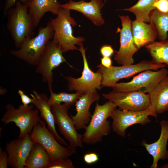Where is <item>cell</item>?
Returning <instances> with one entry per match:
<instances>
[{
	"mask_svg": "<svg viewBox=\"0 0 168 168\" xmlns=\"http://www.w3.org/2000/svg\"><path fill=\"white\" fill-rule=\"evenodd\" d=\"M63 53L57 41L53 39L48 42L36 66L35 72L41 76L43 82L47 83L50 91H52L53 70L63 62L71 66L63 55Z\"/></svg>",
	"mask_w": 168,
	"mask_h": 168,
	"instance_id": "cell-7",
	"label": "cell"
},
{
	"mask_svg": "<svg viewBox=\"0 0 168 168\" xmlns=\"http://www.w3.org/2000/svg\"><path fill=\"white\" fill-rule=\"evenodd\" d=\"M154 6L161 12H168V0H157L155 2Z\"/></svg>",
	"mask_w": 168,
	"mask_h": 168,
	"instance_id": "cell-29",
	"label": "cell"
},
{
	"mask_svg": "<svg viewBox=\"0 0 168 168\" xmlns=\"http://www.w3.org/2000/svg\"><path fill=\"white\" fill-rule=\"evenodd\" d=\"M104 5L103 0H91L86 2L84 0L75 2L69 0L68 2L61 5V7L74 10L81 13L96 26H99L105 24V20L101 13Z\"/></svg>",
	"mask_w": 168,
	"mask_h": 168,
	"instance_id": "cell-16",
	"label": "cell"
},
{
	"mask_svg": "<svg viewBox=\"0 0 168 168\" xmlns=\"http://www.w3.org/2000/svg\"><path fill=\"white\" fill-rule=\"evenodd\" d=\"M151 106L157 114L168 110V75L162 79L148 93Z\"/></svg>",
	"mask_w": 168,
	"mask_h": 168,
	"instance_id": "cell-22",
	"label": "cell"
},
{
	"mask_svg": "<svg viewBox=\"0 0 168 168\" xmlns=\"http://www.w3.org/2000/svg\"><path fill=\"white\" fill-rule=\"evenodd\" d=\"M71 160L69 159H62L51 162L47 168H74Z\"/></svg>",
	"mask_w": 168,
	"mask_h": 168,
	"instance_id": "cell-28",
	"label": "cell"
},
{
	"mask_svg": "<svg viewBox=\"0 0 168 168\" xmlns=\"http://www.w3.org/2000/svg\"><path fill=\"white\" fill-rule=\"evenodd\" d=\"M166 67L164 64H157L148 60L142 61L135 64L112 65L107 68L101 64L97 66L98 71L102 76L101 88L104 87L112 88L120 79L131 76L137 73L148 70L157 71Z\"/></svg>",
	"mask_w": 168,
	"mask_h": 168,
	"instance_id": "cell-5",
	"label": "cell"
},
{
	"mask_svg": "<svg viewBox=\"0 0 168 168\" xmlns=\"http://www.w3.org/2000/svg\"><path fill=\"white\" fill-rule=\"evenodd\" d=\"M71 105L64 103L52 106L55 124L58 127L60 133L69 142L68 147L74 154L76 152V148L83 147V135L77 131L74 124L68 114V111Z\"/></svg>",
	"mask_w": 168,
	"mask_h": 168,
	"instance_id": "cell-9",
	"label": "cell"
},
{
	"mask_svg": "<svg viewBox=\"0 0 168 168\" xmlns=\"http://www.w3.org/2000/svg\"><path fill=\"white\" fill-rule=\"evenodd\" d=\"M50 156L40 144L34 143L25 161V168H47L51 163Z\"/></svg>",
	"mask_w": 168,
	"mask_h": 168,
	"instance_id": "cell-23",
	"label": "cell"
},
{
	"mask_svg": "<svg viewBox=\"0 0 168 168\" xmlns=\"http://www.w3.org/2000/svg\"><path fill=\"white\" fill-rule=\"evenodd\" d=\"M46 123L40 119L30 133L34 143L41 145L49 153L51 162L68 158L74 154L68 147H64L56 140L46 127Z\"/></svg>",
	"mask_w": 168,
	"mask_h": 168,
	"instance_id": "cell-8",
	"label": "cell"
},
{
	"mask_svg": "<svg viewBox=\"0 0 168 168\" xmlns=\"http://www.w3.org/2000/svg\"><path fill=\"white\" fill-rule=\"evenodd\" d=\"M101 64L106 68H109L112 65V60L110 57H103L100 58Z\"/></svg>",
	"mask_w": 168,
	"mask_h": 168,
	"instance_id": "cell-35",
	"label": "cell"
},
{
	"mask_svg": "<svg viewBox=\"0 0 168 168\" xmlns=\"http://www.w3.org/2000/svg\"><path fill=\"white\" fill-rule=\"evenodd\" d=\"M34 106L32 104L27 106L22 104L16 109L12 104H8L5 106L6 111L1 121L5 124L14 123L20 130L18 137L22 138L30 134L40 120L39 111L37 108L34 109Z\"/></svg>",
	"mask_w": 168,
	"mask_h": 168,
	"instance_id": "cell-6",
	"label": "cell"
},
{
	"mask_svg": "<svg viewBox=\"0 0 168 168\" xmlns=\"http://www.w3.org/2000/svg\"><path fill=\"white\" fill-rule=\"evenodd\" d=\"M50 95L48 99V103L52 106L59 105L61 103L68 104L71 105L75 104L80 96L83 94L76 92L75 93H68L61 92L58 93H54L52 91H50Z\"/></svg>",
	"mask_w": 168,
	"mask_h": 168,
	"instance_id": "cell-27",
	"label": "cell"
},
{
	"mask_svg": "<svg viewBox=\"0 0 168 168\" xmlns=\"http://www.w3.org/2000/svg\"><path fill=\"white\" fill-rule=\"evenodd\" d=\"M30 96L32 98L31 104L39 110L40 116L46 123L48 129L60 143L68 147V145L65 140L60 137L56 131L54 116L51 107L48 103L49 98L47 94L40 93L33 90Z\"/></svg>",
	"mask_w": 168,
	"mask_h": 168,
	"instance_id": "cell-18",
	"label": "cell"
},
{
	"mask_svg": "<svg viewBox=\"0 0 168 168\" xmlns=\"http://www.w3.org/2000/svg\"><path fill=\"white\" fill-rule=\"evenodd\" d=\"M121 22V28L117 31L120 33V46L114 56L118 64L129 65L133 64V55L138 50L134 43L131 30L132 21L128 16H119Z\"/></svg>",
	"mask_w": 168,
	"mask_h": 168,
	"instance_id": "cell-14",
	"label": "cell"
},
{
	"mask_svg": "<svg viewBox=\"0 0 168 168\" xmlns=\"http://www.w3.org/2000/svg\"><path fill=\"white\" fill-rule=\"evenodd\" d=\"M15 5L6 13L7 26L16 48L19 49L26 39L34 37L35 26L28 12V5L19 0Z\"/></svg>",
	"mask_w": 168,
	"mask_h": 168,
	"instance_id": "cell-1",
	"label": "cell"
},
{
	"mask_svg": "<svg viewBox=\"0 0 168 168\" xmlns=\"http://www.w3.org/2000/svg\"><path fill=\"white\" fill-rule=\"evenodd\" d=\"M149 116L156 118L157 116L151 106L145 110L137 111L116 109L110 116L113 120L111 127L117 134L124 137L126 130L131 125L137 124L144 125L150 123L151 120Z\"/></svg>",
	"mask_w": 168,
	"mask_h": 168,
	"instance_id": "cell-11",
	"label": "cell"
},
{
	"mask_svg": "<svg viewBox=\"0 0 168 168\" xmlns=\"http://www.w3.org/2000/svg\"><path fill=\"white\" fill-rule=\"evenodd\" d=\"M34 143L30 134L7 143L5 151L8 155V165L13 168H24L26 160Z\"/></svg>",
	"mask_w": 168,
	"mask_h": 168,
	"instance_id": "cell-15",
	"label": "cell"
},
{
	"mask_svg": "<svg viewBox=\"0 0 168 168\" xmlns=\"http://www.w3.org/2000/svg\"><path fill=\"white\" fill-rule=\"evenodd\" d=\"M86 50L83 43L79 46L78 50L81 53L84 64L82 76L78 78L64 77L67 81L69 90L74 91L82 94L91 90L101 89V74L97 71L94 72L90 68L86 57Z\"/></svg>",
	"mask_w": 168,
	"mask_h": 168,
	"instance_id": "cell-12",
	"label": "cell"
},
{
	"mask_svg": "<svg viewBox=\"0 0 168 168\" xmlns=\"http://www.w3.org/2000/svg\"><path fill=\"white\" fill-rule=\"evenodd\" d=\"M103 97L122 110L141 111L151 106L149 94L138 91L118 92L103 94Z\"/></svg>",
	"mask_w": 168,
	"mask_h": 168,
	"instance_id": "cell-13",
	"label": "cell"
},
{
	"mask_svg": "<svg viewBox=\"0 0 168 168\" xmlns=\"http://www.w3.org/2000/svg\"><path fill=\"white\" fill-rule=\"evenodd\" d=\"M50 20L54 31L53 39L57 41L63 53L78 50L76 45L83 43L85 39L73 35L72 27L77 24L71 16L70 10L61 7L56 17Z\"/></svg>",
	"mask_w": 168,
	"mask_h": 168,
	"instance_id": "cell-4",
	"label": "cell"
},
{
	"mask_svg": "<svg viewBox=\"0 0 168 168\" xmlns=\"http://www.w3.org/2000/svg\"><path fill=\"white\" fill-rule=\"evenodd\" d=\"M100 53L103 57H110L114 54V50L110 45H104L100 50Z\"/></svg>",
	"mask_w": 168,
	"mask_h": 168,
	"instance_id": "cell-33",
	"label": "cell"
},
{
	"mask_svg": "<svg viewBox=\"0 0 168 168\" xmlns=\"http://www.w3.org/2000/svg\"><path fill=\"white\" fill-rule=\"evenodd\" d=\"M107 0H105L104 2V4L105 3V2H106V1Z\"/></svg>",
	"mask_w": 168,
	"mask_h": 168,
	"instance_id": "cell-36",
	"label": "cell"
},
{
	"mask_svg": "<svg viewBox=\"0 0 168 168\" xmlns=\"http://www.w3.org/2000/svg\"><path fill=\"white\" fill-rule=\"evenodd\" d=\"M150 22L155 27L157 37L161 40L166 39L168 31V12H163L156 8L151 13Z\"/></svg>",
	"mask_w": 168,
	"mask_h": 168,
	"instance_id": "cell-26",
	"label": "cell"
},
{
	"mask_svg": "<svg viewBox=\"0 0 168 168\" xmlns=\"http://www.w3.org/2000/svg\"><path fill=\"white\" fill-rule=\"evenodd\" d=\"M131 30L134 43L138 49L154 41L157 32L151 23L147 24L136 19L132 21Z\"/></svg>",
	"mask_w": 168,
	"mask_h": 168,
	"instance_id": "cell-20",
	"label": "cell"
},
{
	"mask_svg": "<svg viewBox=\"0 0 168 168\" xmlns=\"http://www.w3.org/2000/svg\"><path fill=\"white\" fill-rule=\"evenodd\" d=\"M17 0H6L3 9V12L4 14L7 13V11L13 7L15 5L16 1ZM31 0H19L23 4L27 5Z\"/></svg>",
	"mask_w": 168,
	"mask_h": 168,
	"instance_id": "cell-31",
	"label": "cell"
},
{
	"mask_svg": "<svg viewBox=\"0 0 168 168\" xmlns=\"http://www.w3.org/2000/svg\"><path fill=\"white\" fill-rule=\"evenodd\" d=\"M168 75V70L165 67L157 71L146 70L133 77L131 81L117 83L112 88L118 92L138 91L148 94Z\"/></svg>",
	"mask_w": 168,
	"mask_h": 168,
	"instance_id": "cell-10",
	"label": "cell"
},
{
	"mask_svg": "<svg viewBox=\"0 0 168 168\" xmlns=\"http://www.w3.org/2000/svg\"><path fill=\"white\" fill-rule=\"evenodd\" d=\"M100 98L96 89L88 91L83 94L76 102L75 110L77 113L71 116L77 130L85 129L89 124L91 116L89 111L91 105L98 101Z\"/></svg>",
	"mask_w": 168,
	"mask_h": 168,
	"instance_id": "cell-17",
	"label": "cell"
},
{
	"mask_svg": "<svg viewBox=\"0 0 168 168\" xmlns=\"http://www.w3.org/2000/svg\"><path fill=\"white\" fill-rule=\"evenodd\" d=\"M36 36L26 39L18 50L10 51L12 55L28 64L36 66L48 42L53 39L54 30L49 21L45 27L38 29Z\"/></svg>",
	"mask_w": 168,
	"mask_h": 168,
	"instance_id": "cell-2",
	"label": "cell"
},
{
	"mask_svg": "<svg viewBox=\"0 0 168 168\" xmlns=\"http://www.w3.org/2000/svg\"><path fill=\"white\" fill-rule=\"evenodd\" d=\"M8 165V155L5 151L0 147V168H7Z\"/></svg>",
	"mask_w": 168,
	"mask_h": 168,
	"instance_id": "cell-32",
	"label": "cell"
},
{
	"mask_svg": "<svg viewBox=\"0 0 168 168\" xmlns=\"http://www.w3.org/2000/svg\"><path fill=\"white\" fill-rule=\"evenodd\" d=\"M156 0H138L134 5L122 10L132 12L138 20L150 23V15L152 11L156 9L154 4Z\"/></svg>",
	"mask_w": 168,
	"mask_h": 168,
	"instance_id": "cell-25",
	"label": "cell"
},
{
	"mask_svg": "<svg viewBox=\"0 0 168 168\" xmlns=\"http://www.w3.org/2000/svg\"><path fill=\"white\" fill-rule=\"evenodd\" d=\"M145 47L150 54L153 63L164 64L168 67V39L160 42L154 41Z\"/></svg>",
	"mask_w": 168,
	"mask_h": 168,
	"instance_id": "cell-24",
	"label": "cell"
},
{
	"mask_svg": "<svg viewBox=\"0 0 168 168\" xmlns=\"http://www.w3.org/2000/svg\"><path fill=\"white\" fill-rule=\"evenodd\" d=\"M18 93L19 95L23 105L25 106H27L30 103H31L32 98H30L26 95L23 91L21 90H19Z\"/></svg>",
	"mask_w": 168,
	"mask_h": 168,
	"instance_id": "cell-34",
	"label": "cell"
},
{
	"mask_svg": "<svg viewBox=\"0 0 168 168\" xmlns=\"http://www.w3.org/2000/svg\"><path fill=\"white\" fill-rule=\"evenodd\" d=\"M161 126L160 137L156 142L147 144L143 140L142 145L144 146L149 154L153 157V163L151 167L156 168L160 160L168 159V151L166 146L168 139V120H163L160 122Z\"/></svg>",
	"mask_w": 168,
	"mask_h": 168,
	"instance_id": "cell-19",
	"label": "cell"
},
{
	"mask_svg": "<svg viewBox=\"0 0 168 168\" xmlns=\"http://www.w3.org/2000/svg\"><path fill=\"white\" fill-rule=\"evenodd\" d=\"M116 107L109 100L102 105L97 102L94 111L83 135V143L94 144L101 142L104 136L110 134L112 127L107 119Z\"/></svg>",
	"mask_w": 168,
	"mask_h": 168,
	"instance_id": "cell-3",
	"label": "cell"
},
{
	"mask_svg": "<svg viewBox=\"0 0 168 168\" xmlns=\"http://www.w3.org/2000/svg\"><path fill=\"white\" fill-rule=\"evenodd\" d=\"M61 5L58 0H31L27 4L28 11L35 27L46 12L57 15L61 8Z\"/></svg>",
	"mask_w": 168,
	"mask_h": 168,
	"instance_id": "cell-21",
	"label": "cell"
},
{
	"mask_svg": "<svg viewBox=\"0 0 168 168\" xmlns=\"http://www.w3.org/2000/svg\"><path fill=\"white\" fill-rule=\"evenodd\" d=\"M84 161L87 164L90 165L94 163L99 159L98 155L94 152H90L84 155L83 157Z\"/></svg>",
	"mask_w": 168,
	"mask_h": 168,
	"instance_id": "cell-30",
	"label": "cell"
}]
</instances>
